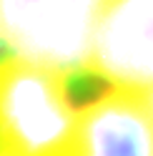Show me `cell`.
I'll list each match as a JSON object with an SVG mask.
<instances>
[{"instance_id": "obj_7", "label": "cell", "mask_w": 153, "mask_h": 156, "mask_svg": "<svg viewBox=\"0 0 153 156\" xmlns=\"http://www.w3.org/2000/svg\"><path fill=\"white\" fill-rule=\"evenodd\" d=\"M0 156H8V154H0Z\"/></svg>"}, {"instance_id": "obj_3", "label": "cell", "mask_w": 153, "mask_h": 156, "mask_svg": "<svg viewBox=\"0 0 153 156\" xmlns=\"http://www.w3.org/2000/svg\"><path fill=\"white\" fill-rule=\"evenodd\" d=\"M88 73L116 88L153 86V0H106Z\"/></svg>"}, {"instance_id": "obj_5", "label": "cell", "mask_w": 153, "mask_h": 156, "mask_svg": "<svg viewBox=\"0 0 153 156\" xmlns=\"http://www.w3.org/2000/svg\"><path fill=\"white\" fill-rule=\"evenodd\" d=\"M8 58H13V55H10V48H8V43H5L3 25H0V63H3V61H8Z\"/></svg>"}, {"instance_id": "obj_6", "label": "cell", "mask_w": 153, "mask_h": 156, "mask_svg": "<svg viewBox=\"0 0 153 156\" xmlns=\"http://www.w3.org/2000/svg\"><path fill=\"white\" fill-rule=\"evenodd\" d=\"M141 93H143V98H146V103H148V108L153 111V86H148V88H143Z\"/></svg>"}, {"instance_id": "obj_4", "label": "cell", "mask_w": 153, "mask_h": 156, "mask_svg": "<svg viewBox=\"0 0 153 156\" xmlns=\"http://www.w3.org/2000/svg\"><path fill=\"white\" fill-rule=\"evenodd\" d=\"M60 156H153V111L143 93L113 86L80 108Z\"/></svg>"}, {"instance_id": "obj_1", "label": "cell", "mask_w": 153, "mask_h": 156, "mask_svg": "<svg viewBox=\"0 0 153 156\" xmlns=\"http://www.w3.org/2000/svg\"><path fill=\"white\" fill-rule=\"evenodd\" d=\"M75 121L65 76L23 58L0 63V154L60 156Z\"/></svg>"}, {"instance_id": "obj_2", "label": "cell", "mask_w": 153, "mask_h": 156, "mask_svg": "<svg viewBox=\"0 0 153 156\" xmlns=\"http://www.w3.org/2000/svg\"><path fill=\"white\" fill-rule=\"evenodd\" d=\"M106 0H0V25L13 58L65 78L88 71Z\"/></svg>"}]
</instances>
